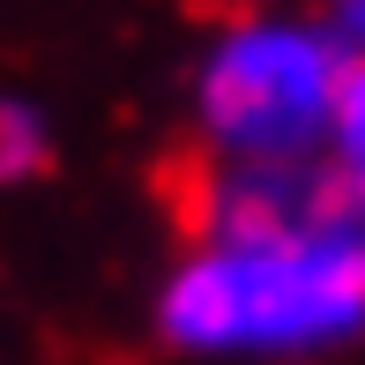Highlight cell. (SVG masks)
Returning <instances> with one entry per match:
<instances>
[{
	"mask_svg": "<svg viewBox=\"0 0 365 365\" xmlns=\"http://www.w3.org/2000/svg\"><path fill=\"white\" fill-rule=\"evenodd\" d=\"M164 328L187 351H321L365 328V276L276 239H194L164 291Z\"/></svg>",
	"mask_w": 365,
	"mask_h": 365,
	"instance_id": "1",
	"label": "cell"
},
{
	"mask_svg": "<svg viewBox=\"0 0 365 365\" xmlns=\"http://www.w3.org/2000/svg\"><path fill=\"white\" fill-rule=\"evenodd\" d=\"M343 45L328 30L306 23H231L202 60V142L224 164H284V157H313L328 142L336 120V90H343Z\"/></svg>",
	"mask_w": 365,
	"mask_h": 365,
	"instance_id": "2",
	"label": "cell"
},
{
	"mask_svg": "<svg viewBox=\"0 0 365 365\" xmlns=\"http://www.w3.org/2000/svg\"><path fill=\"white\" fill-rule=\"evenodd\" d=\"M328 149H336V164H351L365 179V60L343 68V90H336V120H328Z\"/></svg>",
	"mask_w": 365,
	"mask_h": 365,
	"instance_id": "3",
	"label": "cell"
},
{
	"mask_svg": "<svg viewBox=\"0 0 365 365\" xmlns=\"http://www.w3.org/2000/svg\"><path fill=\"white\" fill-rule=\"evenodd\" d=\"M45 164V127L30 105H0V179H30Z\"/></svg>",
	"mask_w": 365,
	"mask_h": 365,
	"instance_id": "4",
	"label": "cell"
},
{
	"mask_svg": "<svg viewBox=\"0 0 365 365\" xmlns=\"http://www.w3.org/2000/svg\"><path fill=\"white\" fill-rule=\"evenodd\" d=\"M328 8H336V30L365 53V0H328Z\"/></svg>",
	"mask_w": 365,
	"mask_h": 365,
	"instance_id": "5",
	"label": "cell"
}]
</instances>
